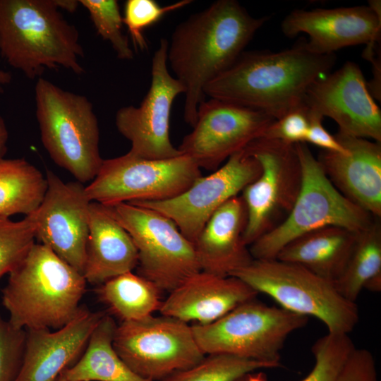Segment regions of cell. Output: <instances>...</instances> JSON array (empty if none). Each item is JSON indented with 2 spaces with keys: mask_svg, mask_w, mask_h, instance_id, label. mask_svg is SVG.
<instances>
[{
  "mask_svg": "<svg viewBox=\"0 0 381 381\" xmlns=\"http://www.w3.org/2000/svg\"><path fill=\"white\" fill-rule=\"evenodd\" d=\"M270 18L253 17L236 0H218L175 28L167 62L185 90L187 123L196 122L205 86L237 60Z\"/></svg>",
  "mask_w": 381,
  "mask_h": 381,
  "instance_id": "6da1fadb",
  "label": "cell"
},
{
  "mask_svg": "<svg viewBox=\"0 0 381 381\" xmlns=\"http://www.w3.org/2000/svg\"><path fill=\"white\" fill-rule=\"evenodd\" d=\"M334 54L308 50L305 41L281 52H243L205 87V96L278 119L303 104L309 87L329 73Z\"/></svg>",
  "mask_w": 381,
  "mask_h": 381,
  "instance_id": "7a4b0ae2",
  "label": "cell"
},
{
  "mask_svg": "<svg viewBox=\"0 0 381 381\" xmlns=\"http://www.w3.org/2000/svg\"><path fill=\"white\" fill-rule=\"evenodd\" d=\"M8 275L1 301L17 328L56 330L80 310L83 274L44 244L35 243Z\"/></svg>",
  "mask_w": 381,
  "mask_h": 381,
  "instance_id": "3957f363",
  "label": "cell"
},
{
  "mask_svg": "<svg viewBox=\"0 0 381 381\" xmlns=\"http://www.w3.org/2000/svg\"><path fill=\"white\" fill-rule=\"evenodd\" d=\"M0 54L30 79L41 78L47 68L85 72L78 30L56 0H0Z\"/></svg>",
  "mask_w": 381,
  "mask_h": 381,
  "instance_id": "277c9868",
  "label": "cell"
},
{
  "mask_svg": "<svg viewBox=\"0 0 381 381\" xmlns=\"http://www.w3.org/2000/svg\"><path fill=\"white\" fill-rule=\"evenodd\" d=\"M35 99L41 140L52 159L77 181H92L104 160L92 104L42 77L37 80Z\"/></svg>",
  "mask_w": 381,
  "mask_h": 381,
  "instance_id": "5b68a950",
  "label": "cell"
},
{
  "mask_svg": "<svg viewBox=\"0 0 381 381\" xmlns=\"http://www.w3.org/2000/svg\"><path fill=\"white\" fill-rule=\"evenodd\" d=\"M295 147L301 168L300 191L282 223L249 246L255 260L276 258L286 244L313 230L335 226L358 233L376 219L334 186L305 143Z\"/></svg>",
  "mask_w": 381,
  "mask_h": 381,
  "instance_id": "8992f818",
  "label": "cell"
},
{
  "mask_svg": "<svg viewBox=\"0 0 381 381\" xmlns=\"http://www.w3.org/2000/svg\"><path fill=\"white\" fill-rule=\"evenodd\" d=\"M258 294L273 298L281 308L324 323L330 334H349L359 320L356 303L344 297L335 284L304 267L277 258L255 260L234 272Z\"/></svg>",
  "mask_w": 381,
  "mask_h": 381,
  "instance_id": "52a82bcc",
  "label": "cell"
},
{
  "mask_svg": "<svg viewBox=\"0 0 381 381\" xmlns=\"http://www.w3.org/2000/svg\"><path fill=\"white\" fill-rule=\"evenodd\" d=\"M308 318L256 299L245 301L217 320L191 325L205 354L226 353L282 366L280 351L288 337Z\"/></svg>",
  "mask_w": 381,
  "mask_h": 381,
  "instance_id": "ba28073f",
  "label": "cell"
},
{
  "mask_svg": "<svg viewBox=\"0 0 381 381\" xmlns=\"http://www.w3.org/2000/svg\"><path fill=\"white\" fill-rule=\"evenodd\" d=\"M132 238L138 254V274L171 292L200 272L193 243L168 217L129 202L105 205Z\"/></svg>",
  "mask_w": 381,
  "mask_h": 381,
  "instance_id": "9c48e42d",
  "label": "cell"
},
{
  "mask_svg": "<svg viewBox=\"0 0 381 381\" xmlns=\"http://www.w3.org/2000/svg\"><path fill=\"white\" fill-rule=\"evenodd\" d=\"M200 176V168L188 156L150 159L128 152L104 159L85 192L91 202L103 205L162 201L178 196Z\"/></svg>",
  "mask_w": 381,
  "mask_h": 381,
  "instance_id": "30bf717a",
  "label": "cell"
},
{
  "mask_svg": "<svg viewBox=\"0 0 381 381\" xmlns=\"http://www.w3.org/2000/svg\"><path fill=\"white\" fill-rule=\"evenodd\" d=\"M113 346L133 372L152 381L187 369L205 356L190 325L162 315L121 322L116 327Z\"/></svg>",
  "mask_w": 381,
  "mask_h": 381,
  "instance_id": "8fae6325",
  "label": "cell"
},
{
  "mask_svg": "<svg viewBox=\"0 0 381 381\" xmlns=\"http://www.w3.org/2000/svg\"><path fill=\"white\" fill-rule=\"evenodd\" d=\"M261 166L260 176L242 191L247 210L243 241L249 247L287 217L301 186L295 145L259 138L244 148Z\"/></svg>",
  "mask_w": 381,
  "mask_h": 381,
  "instance_id": "7c38bea8",
  "label": "cell"
},
{
  "mask_svg": "<svg viewBox=\"0 0 381 381\" xmlns=\"http://www.w3.org/2000/svg\"><path fill=\"white\" fill-rule=\"evenodd\" d=\"M169 42L161 38L152 59L151 84L139 107L129 105L116 113L119 132L131 142L130 152L150 159L182 155L169 136L170 114L175 98L185 92L183 85L168 71Z\"/></svg>",
  "mask_w": 381,
  "mask_h": 381,
  "instance_id": "4fadbf2b",
  "label": "cell"
},
{
  "mask_svg": "<svg viewBox=\"0 0 381 381\" xmlns=\"http://www.w3.org/2000/svg\"><path fill=\"white\" fill-rule=\"evenodd\" d=\"M274 120L261 111L214 98L205 99L198 107L192 131L178 150L200 169L215 171L231 155L261 138Z\"/></svg>",
  "mask_w": 381,
  "mask_h": 381,
  "instance_id": "5bb4252c",
  "label": "cell"
},
{
  "mask_svg": "<svg viewBox=\"0 0 381 381\" xmlns=\"http://www.w3.org/2000/svg\"><path fill=\"white\" fill-rule=\"evenodd\" d=\"M260 173V163L243 149L231 155L211 174L198 178L175 198L129 203L152 209L168 217L193 243L214 212L227 200L238 195Z\"/></svg>",
  "mask_w": 381,
  "mask_h": 381,
  "instance_id": "9a60e30c",
  "label": "cell"
},
{
  "mask_svg": "<svg viewBox=\"0 0 381 381\" xmlns=\"http://www.w3.org/2000/svg\"><path fill=\"white\" fill-rule=\"evenodd\" d=\"M45 177L44 198L30 214L35 238L83 274L91 202L85 186L77 181L65 183L49 169H46Z\"/></svg>",
  "mask_w": 381,
  "mask_h": 381,
  "instance_id": "2e32d148",
  "label": "cell"
},
{
  "mask_svg": "<svg viewBox=\"0 0 381 381\" xmlns=\"http://www.w3.org/2000/svg\"><path fill=\"white\" fill-rule=\"evenodd\" d=\"M303 103L309 110L333 119L339 133L381 143V111L356 63L346 61L334 73L316 80Z\"/></svg>",
  "mask_w": 381,
  "mask_h": 381,
  "instance_id": "e0dca14e",
  "label": "cell"
},
{
  "mask_svg": "<svg viewBox=\"0 0 381 381\" xmlns=\"http://www.w3.org/2000/svg\"><path fill=\"white\" fill-rule=\"evenodd\" d=\"M288 37L306 33V48L318 54H332L339 49L380 42L381 15L368 6L295 9L281 24Z\"/></svg>",
  "mask_w": 381,
  "mask_h": 381,
  "instance_id": "ac0fdd59",
  "label": "cell"
},
{
  "mask_svg": "<svg viewBox=\"0 0 381 381\" xmlns=\"http://www.w3.org/2000/svg\"><path fill=\"white\" fill-rule=\"evenodd\" d=\"M104 314L81 306L77 315L60 329L26 330L23 360L15 381H58L83 355Z\"/></svg>",
  "mask_w": 381,
  "mask_h": 381,
  "instance_id": "d6986e66",
  "label": "cell"
},
{
  "mask_svg": "<svg viewBox=\"0 0 381 381\" xmlns=\"http://www.w3.org/2000/svg\"><path fill=\"white\" fill-rule=\"evenodd\" d=\"M334 137L345 153L323 150L319 161L334 186L375 218L381 217V143L346 135Z\"/></svg>",
  "mask_w": 381,
  "mask_h": 381,
  "instance_id": "ffe728a7",
  "label": "cell"
},
{
  "mask_svg": "<svg viewBox=\"0 0 381 381\" xmlns=\"http://www.w3.org/2000/svg\"><path fill=\"white\" fill-rule=\"evenodd\" d=\"M258 293L240 279L200 271L169 292L162 301L161 315L188 322L210 324Z\"/></svg>",
  "mask_w": 381,
  "mask_h": 381,
  "instance_id": "44dd1931",
  "label": "cell"
},
{
  "mask_svg": "<svg viewBox=\"0 0 381 381\" xmlns=\"http://www.w3.org/2000/svg\"><path fill=\"white\" fill-rule=\"evenodd\" d=\"M246 224L241 195L231 198L214 212L193 243L201 271L228 277L253 261L243 241Z\"/></svg>",
  "mask_w": 381,
  "mask_h": 381,
  "instance_id": "7402d4cb",
  "label": "cell"
},
{
  "mask_svg": "<svg viewBox=\"0 0 381 381\" xmlns=\"http://www.w3.org/2000/svg\"><path fill=\"white\" fill-rule=\"evenodd\" d=\"M138 262V250L129 234L105 205L91 202L83 273L87 283L102 284L132 272Z\"/></svg>",
  "mask_w": 381,
  "mask_h": 381,
  "instance_id": "603a6c76",
  "label": "cell"
},
{
  "mask_svg": "<svg viewBox=\"0 0 381 381\" xmlns=\"http://www.w3.org/2000/svg\"><path fill=\"white\" fill-rule=\"evenodd\" d=\"M357 234L340 226L320 228L289 242L276 258L300 265L335 283L345 270Z\"/></svg>",
  "mask_w": 381,
  "mask_h": 381,
  "instance_id": "cb8c5ba5",
  "label": "cell"
},
{
  "mask_svg": "<svg viewBox=\"0 0 381 381\" xmlns=\"http://www.w3.org/2000/svg\"><path fill=\"white\" fill-rule=\"evenodd\" d=\"M116 326L113 318L105 313L83 355L60 377L66 381H152L133 372L115 351L113 338Z\"/></svg>",
  "mask_w": 381,
  "mask_h": 381,
  "instance_id": "d4e9b609",
  "label": "cell"
},
{
  "mask_svg": "<svg viewBox=\"0 0 381 381\" xmlns=\"http://www.w3.org/2000/svg\"><path fill=\"white\" fill-rule=\"evenodd\" d=\"M376 218L357 238L345 270L334 283L341 294L356 303L361 291L381 290V224Z\"/></svg>",
  "mask_w": 381,
  "mask_h": 381,
  "instance_id": "484cf974",
  "label": "cell"
},
{
  "mask_svg": "<svg viewBox=\"0 0 381 381\" xmlns=\"http://www.w3.org/2000/svg\"><path fill=\"white\" fill-rule=\"evenodd\" d=\"M162 291L146 278L128 272L99 284L98 298L123 321L138 320L159 310Z\"/></svg>",
  "mask_w": 381,
  "mask_h": 381,
  "instance_id": "4316f807",
  "label": "cell"
},
{
  "mask_svg": "<svg viewBox=\"0 0 381 381\" xmlns=\"http://www.w3.org/2000/svg\"><path fill=\"white\" fill-rule=\"evenodd\" d=\"M47 186L45 176L25 159H0V215L32 214Z\"/></svg>",
  "mask_w": 381,
  "mask_h": 381,
  "instance_id": "83f0119b",
  "label": "cell"
},
{
  "mask_svg": "<svg viewBox=\"0 0 381 381\" xmlns=\"http://www.w3.org/2000/svg\"><path fill=\"white\" fill-rule=\"evenodd\" d=\"M356 349L349 334L327 333L312 346L315 363L309 374L301 381H339L344 367ZM238 381H268L262 372H253Z\"/></svg>",
  "mask_w": 381,
  "mask_h": 381,
  "instance_id": "f1b7e54d",
  "label": "cell"
},
{
  "mask_svg": "<svg viewBox=\"0 0 381 381\" xmlns=\"http://www.w3.org/2000/svg\"><path fill=\"white\" fill-rule=\"evenodd\" d=\"M197 364L160 381H238L260 369L280 366L226 353L207 354Z\"/></svg>",
  "mask_w": 381,
  "mask_h": 381,
  "instance_id": "f546056e",
  "label": "cell"
},
{
  "mask_svg": "<svg viewBox=\"0 0 381 381\" xmlns=\"http://www.w3.org/2000/svg\"><path fill=\"white\" fill-rule=\"evenodd\" d=\"M79 4L88 11L97 34L110 42L117 57L121 60H132L134 53L122 31L123 17L118 1L79 0Z\"/></svg>",
  "mask_w": 381,
  "mask_h": 381,
  "instance_id": "4dcf8cb0",
  "label": "cell"
},
{
  "mask_svg": "<svg viewBox=\"0 0 381 381\" xmlns=\"http://www.w3.org/2000/svg\"><path fill=\"white\" fill-rule=\"evenodd\" d=\"M35 238V223L30 214L20 221L0 215V278L21 262Z\"/></svg>",
  "mask_w": 381,
  "mask_h": 381,
  "instance_id": "1f68e13d",
  "label": "cell"
},
{
  "mask_svg": "<svg viewBox=\"0 0 381 381\" xmlns=\"http://www.w3.org/2000/svg\"><path fill=\"white\" fill-rule=\"evenodd\" d=\"M192 2L181 0L161 6L154 0H127L124 6L123 23L126 25L135 47L140 50L147 47L143 31L156 24L167 13L183 8Z\"/></svg>",
  "mask_w": 381,
  "mask_h": 381,
  "instance_id": "d6a6232c",
  "label": "cell"
},
{
  "mask_svg": "<svg viewBox=\"0 0 381 381\" xmlns=\"http://www.w3.org/2000/svg\"><path fill=\"white\" fill-rule=\"evenodd\" d=\"M26 330L14 327L0 313V381H15L19 373Z\"/></svg>",
  "mask_w": 381,
  "mask_h": 381,
  "instance_id": "836d02e7",
  "label": "cell"
},
{
  "mask_svg": "<svg viewBox=\"0 0 381 381\" xmlns=\"http://www.w3.org/2000/svg\"><path fill=\"white\" fill-rule=\"evenodd\" d=\"M308 108L304 104L275 119L262 137L289 144L305 143L308 129Z\"/></svg>",
  "mask_w": 381,
  "mask_h": 381,
  "instance_id": "e575fe53",
  "label": "cell"
},
{
  "mask_svg": "<svg viewBox=\"0 0 381 381\" xmlns=\"http://www.w3.org/2000/svg\"><path fill=\"white\" fill-rule=\"evenodd\" d=\"M339 381H378L372 353L365 349H355L348 358Z\"/></svg>",
  "mask_w": 381,
  "mask_h": 381,
  "instance_id": "d590c367",
  "label": "cell"
},
{
  "mask_svg": "<svg viewBox=\"0 0 381 381\" xmlns=\"http://www.w3.org/2000/svg\"><path fill=\"white\" fill-rule=\"evenodd\" d=\"M323 117L308 109L309 125L305 143H309L325 151L345 153L346 150L322 125Z\"/></svg>",
  "mask_w": 381,
  "mask_h": 381,
  "instance_id": "8d00e7d4",
  "label": "cell"
},
{
  "mask_svg": "<svg viewBox=\"0 0 381 381\" xmlns=\"http://www.w3.org/2000/svg\"><path fill=\"white\" fill-rule=\"evenodd\" d=\"M373 42L366 44L363 52V56L370 61L373 66V79L366 82L367 87L373 98L380 101L381 99V58L380 49H378V43Z\"/></svg>",
  "mask_w": 381,
  "mask_h": 381,
  "instance_id": "74e56055",
  "label": "cell"
},
{
  "mask_svg": "<svg viewBox=\"0 0 381 381\" xmlns=\"http://www.w3.org/2000/svg\"><path fill=\"white\" fill-rule=\"evenodd\" d=\"M8 131L3 117L0 114V159H3L7 151Z\"/></svg>",
  "mask_w": 381,
  "mask_h": 381,
  "instance_id": "f35d334b",
  "label": "cell"
},
{
  "mask_svg": "<svg viewBox=\"0 0 381 381\" xmlns=\"http://www.w3.org/2000/svg\"><path fill=\"white\" fill-rule=\"evenodd\" d=\"M56 2L59 8L70 13L75 12L80 4L79 1L75 0H56Z\"/></svg>",
  "mask_w": 381,
  "mask_h": 381,
  "instance_id": "ab89813d",
  "label": "cell"
},
{
  "mask_svg": "<svg viewBox=\"0 0 381 381\" xmlns=\"http://www.w3.org/2000/svg\"><path fill=\"white\" fill-rule=\"evenodd\" d=\"M11 79L12 75L11 73L0 69V94L4 92V87L11 83Z\"/></svg>",
  "mask_w": 381,
  "mask_h": 381,
  "instance_id": "60d3db41",
  "label": "cell"
},
{
  "mask_svg": "<svg viewBox=\"0 0 381 381\" xmlns=\"http://www.w3.org/2000/svg\"><path fill=\"white\" fill-rule=\"evenodd\" d=\"M58 381H66V380H64L62 377H59Z\"/></svg>",
  "mask_w": 381,
  "mask_h": 381,
  "instance_id": "b9f144b4",
  "label": "cell"
}]
</instances>
